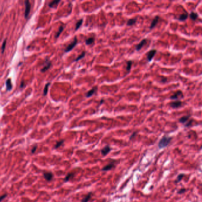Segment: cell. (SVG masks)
<instances>
[{"instance_id":"1","label":"cell","mask_w":202,"mask_h":202,"mask_svg":"<svg viewBox=\"0 0 202 202\" xmlns=\"http://www.w3.org/2000/svg\"><path fill=\"white\" fill-rule=\"evenodd\" d=\"M172 139V138L170 137V136H164L158 143V148L159 149H163V148L167 147L171 142Z\"/></svg>"},{"instance_id":"2","label":"cell","mask_w":202,"mask_h":202,"mask_svg":"<svg viewBox=\"0 0 202 202\" xmlns=\"http://www.w3.org/2000/svg\"><path fill=\"white\" fill-rule=\"evenodd\" d=\"M77 43H78V39H77V38H76V37H75V38H74V40L72 42V43H71V44H69V45L66 47V49H65V52L67 53V52H69L71 50H72L73 49L75 48V46L77 44Z\"/></svg>"},{"instance_id":"3","label":"cell","mask_w":202,"mask_h":202,"mask_svg":"<svg viewBox=\"0 0 202 202\" xmlns=\"http://www.w3.org/2000/svg\"><path fill=\"white\" fill-rule=\"evenodd\" d=\"M24 4H25V12H24V16L26 19H27L28 17L29 16V14H30V10H31V4H30V2H29V1L27 0L24 2Z\"/></svg>"},{"instance_id":"4","label":"cell","mask_w":202,"mask_h":202,"mask_svg":"<svg viewBox=\"0 0 202 202\" xmlns=\"http://www.w3.org/2000/svg\"><path fill=\"white\" fill-rule=\"evenodd\" d=\"M156 53H157V50L156 49H152L148 52L147 53V59H148V62H151L152 60L154 58V56L155 55Z\"/></svg>"},{"instance_id":"5","label":"cell","mask_w":202,"mask_h":202,"mask_svg":"<svg viewBox=\"0 0 202 202\" xmlns=\"http://www.w3.org/2000/svg\"><path fill=\"white\" fill-rule=\"evenodd\" d=\"M181 105H182V103L180 100L175 101H172L170 103V107H172V108H179L180 107H181Z\"/></svg>"},{"instance_id":"6","label":"cell","mask_w":202,"mask_h":202,"mask_svg":"<svg viewBox=\"0 0 202 202\" xmlns=\"http://www.w3.org/2000/svg\"><path fill=\"white\" fill-rule=\"evenodd\" d=\"M183 97L184 96L182 92H181V91H176L173 95H172V96H171L170 98L172 100H178L180 97L183 98Z\"/></svg>"},{"instance_id":"7","label":"cell","mask_w":202,"mask_h":202,"mask_svg":"<svg viewBox=\"0 0 202 202\" xmlns=\"http://www.w3.org/2000/svg\"><path fill=\"white\" fill-rule=\"evenodd\" d=\"M111 149H111L110 146L109 145H107L101 150V153L103 156H106L109 154L110 152L111 151Z\"/></svg>"},{"instance_id":"8","label":"cell","mask_w":202,"mask_h":202,"mask_svg":"<svg viewBox=\"0 0 202 202\" xmlns=\"http://www.w3.org/2000/svg\"><path fill=\"white\" fill-rule=\"evenodd\" d=\"M147 42V40L146 39H143L141 41V42H140V43H139V44H137V46H136V51H139L140 49H141L142 48L144 47V46L146 44V43Z\"/></svg>"},{"instance_id":"9","label":"cell","mask_w":202,"mask_h":202,"mask_svg":"<svg viewBox=\"0 0 202 202\" xmlns=\"http://www.w3.org/2000/svg\"><path fill=\"white\" fill-rule=\"evenodd\" d=\"M158 21H159V16H157L154 18V20H153L152 21L150 27H149V29H150L151 30H152V29H154L155 27L156 26L157 24L158 23Z\"/></svg>"},{"instance_id":"10","label":"cell","mask_w":202,"mask_h":202,"mask_svg":"<svg viewBox=\"0 0 202 202\" xmlns=\"http://www.w3.org/2000/svg\"><path fill=\"white\" fill-rule=\"evenodd\" d=\"M114 164L113 162H111L109 164L106 165V166H104L103 168H102V171H109V170H112V168H113L114 167Z\"/></svg>"},{"instance_id":"11","label":"cell","mask_w":202,"mask_h":202,"mask_svg":"<svg viewBox=\"0 0 202 202\" xmlns=\"http://www.w3.org/2000/svg\"><path fill=\"white\" fill-rule=\"evenodd\" d=\"M97 89V87L93 88L91 89V90H89V91H88L87 93L85 94V96H86V97H87V98H89V97H92L93 95H94V93L96 92Z\"/></svg>"},{"instance_id":"12","label":"cell","mask_w":202,"mask_h":202,"mask_svg":"<svg viewBox=\"0 0 202 202\" xmlns=\"http://www.w3.org/2000/svg\"><path fill=\"white\" fill-rule=\"evenodd\" d=\"M43 176H44V178L47 180V181H51V180L53 179V174L51 173V172H44L43 174Z\"/></svg>"},{"instance_id":"13","label":"cell","mask_w":202,"mask_h":202,"mask_svg":"<svg viewBox=\"0 0 202 202\" xmlns=\"http://www.w3.org/2000/svg\"><path fill=\"white\" fill-rule=\"evenodd\" d=\"M61 2L60 0H55V1H51L49 4V7L50 8H55L59 4V3Z\"/></svg>"},{"instance_id":"14","label":"cell","mask_w":202,"mask_h":202,"mask_svg":"<svg viewBox=\"0 0 202 202\" xmlns=\"http://www.w3.org/2000/svg\"><path fill=\"white\" fill-rule=\"evenodd\" d=\"M190 117V115H189V116H183V117H181V118H180V119H179V122L183 124H185L187 121L189 120Z\"/></svg>"},{"instance_id":"15","label":"cell","mask_w":202,"mask_h":202,"mask_svg":"<svg viewBox=\"0 0 202 202\" xmlns=\"http://www.w3.org/2000/svg\"><path fill=\"white\" fill-rule=\"evenodd\" d=\"M12 88L13 85L12 83H11V80L10 78H9L6 81V88H7V91H10L11 90Z\"/></svg>"},{"instance_id":"16","label":"cell","mask_w":202,"mask_h":202,"mask_svg":"<svg viewBox=\"0 0 202 202\" xmlns=\"http://www.w3.org/2000/svg\"><path fill=\"white\" fill-rule=\"evenodd\" d=\"M51 65H52V63H51L50 62H47L46 64L44 65V66L42 68V69H41V72H46L47 70H48V69L50 68V67L51 66Z\"/></svg>"},{"instance_id":"17","label":"cell","mask_w":202,"mask_h":202,"mask_svg":"<svg viewBox=\"0 0 202 202\" xmlns=\"http://www.w3.org/2000/svg\"><path fill=\"white\" fill-rule=\"evenodd\" d=\"M91 195H92V193L89 192L88 194H87V195L85 196L82 199L81 202H88L89 200L91 199Z\"/></svg>"},{"instance_id":"18","label":"cell","mask_w":202,"mask_h":202,"mask_svg":"<svg viewBox=\"0 0 202 202\" xmlns=\"http://www.w3.org/2000/svg\"><path fill=\"white\" fill-rule=\"evenodd\" d=\"M136 21H137V19L135 18V19H130L127 21V26H131V25H134L136 23Z\"/></svg>"},{"instance_id":"19","label":"cell","mask_w":202,"mask_h":202,"mask_svg":"<svg viewBox=\"0 0 202 202\" xmlns=\"http://www.w3.org/2000/svg\"><path fill=\"white\" fill-rule=\"evenodd\" d=\"M187 18H188L187 14H182L180 15V17H179L178 20H179V21H186L187 19Z\"/></svg>"},{"instance_id":"20","label":"cell","mask_w":202,"mask_h":202,"mask_svg":"<svg viewBox=\"0 0 202 202\" xmlns=\"http://www.w3.org/2000/svg\"><path fill=\"white\" fill-rule=\"evenodd\" d=\"M83 21H84V20H83V19H80V20H79L78 21H77V23H76V25H75V30H76H76H78V29L80 28V27L81 26V25L82 24Z\"/></svg>"},{"instance_id":"21","label":"cell","mask_w":202,"mask_h":202,"mask_svg":"<svg viewBox=\"0 0 202 202\" xmlns=\"http://www.w3.org/2000/svg\"><path fill=\"white\" fill-rule=\"evenodd\" d=\"M50 85V82L47 83V84H46L45 87H44V89H43V95H44V96L46 95L47 94H48V89H49V87Z\"/></svg>"},{"instance_id":"22","label":"cell","mask_w":202,"mask_h":202,"mask_svg":"<svg viewBox=\"0 0 202 202\" xmlns=\"http://www.w3.org/2000/svg\"><path fill=\"white\" fill-rule=\"evenodd\" d=\"M190 17L191 20H193V21H195V20L198 18V14L197 13H196L193 12L192 11V12L190 13Z\"/></svg>"},{"instance_id":"23","label":"cell","mask_w":202,"mask_h":202,"mask_svg":"<svg viewBox=\"0 0 202 202\" xmlns=\"http://www.w3.org/2000/svg\"><path fill=\"white\" fill-rule=\"evenodd\" d=\"M184 176V174H179L178 176H177V178L176 179V180H175L174 183H178L180 182V181H181V180H182L183 178V177Z\"/></svg>"},{"instance_id":"24","label":"cell","mask_w":202,"mask_h":202,"mask_svg":"<svg viewBox=\"0 0 202 202\" xmlns=\"http://www.w3.org/2000/svg\"><path fill=\"white\" fill-rule=\"evenodd\" d=\"M94 38H88V39H87L86 40H85V44H86L87 45H90V44H91L92 43L94 42Z\"/></svg>"},{"instance_id":"25","label":"cell","mask_w":202,"mask_h":202,"mask_svg":"<svg viewBox=\"0 0 202 202\" xmlns=\"http://www.w3.org/2000/svg\"><path fill=\"white\" fill-rule=\"evenodd\" d=\"M63 29H64V27H63V25H61V26L59 27V30H58V32H57V34H56V36H55L56 38H59V36L60 34H61V33L62 32V31L63 30Z\"/></svg>"},{"instance_id":"26","label":"cell","mask_w":202,"mask_h":202,"mask_svg":"<svg viewBox=\"0 0 202 202\" xmlns=\"http://www.w3.org/2000/svg\"><path fill=\"white\" fill-rule=\"evenodd\" d=\"M85 51H84V52H82L81 54L80 55H79L78 57H77V58H76V59L75 60V62H77V61H80V60L84 58V57H85Z\"/></svg>"},{"instance_id":"27","label":"cell","mask_w":202,"mask_h":202,"mask_svg":"<svg viewBox=\"0 0 202 202\" xmlns=\"http://www.w3.org/2000/svg\"><path fill=\"white\" fill-rule=\"evenodd\" d=\"M132 65V61H128L127 62V66H126V70L128 72H130V69H131Z\"/></svg>"},{"instance_id":"28","label":"cell","mask_w":202,"mask_h":202,"mask_svg":"<svg viewBox=\"0 0 202 202\" xmlns=\"http://www.w3.org/2000/svg\"><path fill=\"white\" fill-rule=\"evenodd\" d=\"M74 174L73 173H68L67 174V176L65 177V182H66V181H68L69 180H70L71 178H72L73 177H74Z\"/></svg>"},{"instance_id":"29","label":"cell","mask_w":202,"mask_h":202,"mask_svg":"<svg viewBox=\"0 0 202 202\" xmlns=\"http://www.w3.org/2000/svg\"><path fill=\"white\" fill-rule=\"evenodd\" d=\"M6 43H7V39H6V40H4V42H3V43H2V48H1V50H2V53H3L4 52L5 49H6Z\"/></svg>"},{"instance_id":"30","label":"cell","mask_w":202,"mask_h":202,"mask_svg":"<svg viewBox=\"0 0 202 202\" xmlns=\"http://www.w3.org/2000/svg\"><path fill=\"white\" fill-rule=\"evenodd\" d=\"M63 142H64V141H63V140H61V141L57 142V144H56L55 146V148H59V147L61 146L62 145V144H63Z\"/></svg>"},{"instance_id":"31","label":"cell","mask_w":202,"mask_h":202,"mask_svg":"<svg viewBox=\"0 0 202 202\" xmlns=\"http://www.w3.org/2000/svg\"><path fill=\"white\" fill-rule=\"evenodd\" d=\"M186 191V189L183 188V189H181L180 190H178V192H177V193H178V194H183V193H184Z\"/></svg>"},{"instance_id":"32","label":"cell","mask_w":202,"mask_h":202,"mask_svg":"<svg viewBox=\"0 0 202 202\" xmlns=\"http://www.w3.org/2000/svg\"><path fill=\"white\" fill-rule=\"evenodd\" d=\"M192 122H193V120H190L189 122L187 123L186 125H185V127H190V126L191 125V124H192Z\"/></svg>"},{"instance_id":"33","label":"cell","mask_w":202,"mask_h":202,"mask_svg":"<svg viewBox=\"0 0 202 202\" xmlns=\"http://www.w3.org/2000/svg\"><path fill=\"white\" fill-rule=\"evenodd\" d=\"M136 133H137V132H133V133L132 134V135L131 136H130V138H129V140H131V139H132L134 137H135V135H136Z\"/></svg>"},{"instance_id":"34","label":"cell","mask_w":202,"mask_h":202,"mask_svg":"<svg viewBox=\"0 0 202 202\" xmlns=\"http://www.w3.org/2000/svg\"><path fill=\"white\" fill-rule=\"evenodd\" d=\"M7 194H4V195L1 196L0 197V202L2 201V200H4V199L5 198H6V197H7Z\"/></svg>"},{"instance_id":"35","label":"cell","mask_w":202,"mask_h":202,"mask_svg":"<svg viewBox=\"0 0 202 202\" xmlns=\"http://www.w3.org/2000/svg\"><path fill=\"white\" fill-rule=\"evenodd\" d=\"M36 148H37V146H35L33 147V148H32V154L35 152L36 150Z\"/></svg>"},{"instance_id":"36","label":"cell","mask_w":202,"mask_h":202,"mask_svg":"<svg viewBox=\"0 0 202 202\" xmlns=\"http://www.w3.org/2000/svg\"><path fill=\"white\" fill-rule=\"evenodd\" d=\"M162 80H161V82H165L166 81H167V78H165V77H163V76H162Z\"/></svg>"},{"instance_id":"37","label":"cell","mask_w":202,"mask_h":202,"mask_svg":"<svg viewBox=\"0 0 202 202\" xmlns=\"http://www.w3.org/2000/svg\"><path fill=\"white\" fill-rule=\"evenodd\" d=\"M23 87V82H22V83H21V87Z\"/></svg>"}]
</instances>
